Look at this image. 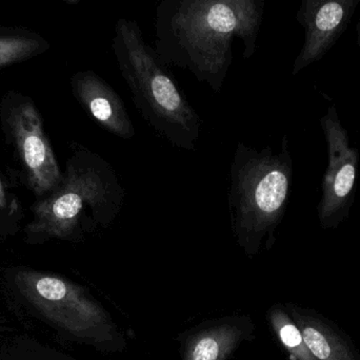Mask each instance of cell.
I'll list each match as a JSON object with an SVG mask.
<instances>
[{
  "mask_svg": "<svg viewBox=\"0 0 360 360\" xmlns=\"http://www.w3.org/2000/svg\"><path fill=\"white\" fill-rule=\"evenodd\" d=\"M264 0H162L155 13V51L167 66L191 72L220 93L235 38L243 59L257 50Z\"/></svg>",
  "mask_w": 360,
  "mask_h": 360,
  "instance_id": "cell-1",
  "label": "cell"
},
{
  "mask_svg": "<svg viewBox=\"0 0 360 360\" xmlns=\"http://www.w3.org/2000/svg\"><path fill=\"white\" fill-rule=\"evenodd\" d=\"M111 46L141 118L171 145L194 150L200 137V116L180 90L169 66L146 42L139 23L120 17Z\"/></svg>",
  "mask_w": 360,
  "mask_h": 360,
  "instance_id": "cell-2",
  "label": "cell"
},
{
  "mask_svg": "<svg viewBox=\"0 0 360 360\" xmlns=\"http://www.w3.org/2000/svg\"><path fill=\"white\" fill-rule=\"evenodd\" d=\"M293 159L288 135L281 150H258L239 142L228 173L229 211L233 232L245 247H257L281 223L289 203Z\"/></svg>",
  "mask_w": 360,
  "mask_h": 360,
  "instance_id": "cell-3",
  "label": "cell"
},
{
  "mask_svg": "<svg viewBox=\"0 0 360 360\" xmlns=\"http://www.w3.org/2000/svg\"><path fill=\"white\" fill-rule=\"evenodd\" d=\"M34 209L32 234L55 238L73 236L82 220L111 223L122 211L126 190L115 169L96 152H75L60 185Z\"/></svg>",
  "mask_w": 360,
  "mask_h": 360,
  "instance_id": "cell-4",
  "label": "cell"
},
{
  "mask_svg": "<svg viewBox=\"0 0 360 360\" xmlns=\"http://www.w3.org/2000/svg\"><path fill=\"white\" fill-rule=\"evenodd\" d=\"M16 285L46 318L72 335L98 344L113 342L115 328L111 319L77 285L36 272L19 273Z\"/></svg>",
  "mask_w": 360,
  "mask_h": 360,
  "instance_id": "cell-5",
  "label": "cell"
},
{
  "mask_svg": "<svg viewBox=\"0 0 360 360\" xmlns=\"http://www.w3.org/2000/svg\"><path fill=\"white\" fill-rule=\"evenodd\" d=\"M328 145V166L323 179V196L317 206L323 230L338 228L350 215L356 194L360 154L350 145L349 133L332 104L321 118Z\"/></svg>",
  "mask_w": 360,
  "mask_h": 360,
  "instance_id": "cell-6",
  "label": "cell"
},
{
  "mask_svg": "<svg viewBox=\"0 0 360 360\" xmlns=\"http://www.w3.org/2000/svg\"><path fill=\"white\" fill-rule=\"evenodd\" d=\"M8 125L16 142L30 186L38 196L53 192L63 179L37 109L23 101L11 111Z\"/></svg>",
  "mask_w": 360,
  "mask_h": 360,
  "instance_id": "cell-7",
  "label": "cell"
},
{
  "mask_svg": "<svg viewBox=\"0 0 360 360\" xmlns=\"http://www.w3.org/2000/svg\"><path fill=\"white\" fill-rule=\"evenodd\" d=\"M360 0H304L296 19L304 30V42L293 63L296 76L321 61L342 35Z\"/></svg>",
  "mask_w": 360,
  "mask_h": 360,
  "instance_id": "cell-8",
  "label": "cell"
},
{
  "mask_svg": "<svg viewBox=\"0 0 360 360\" xmlns=\"http://www.w3.org/2000/svg\"><path fill=\"white\" fill-rule=\"evenodd\" d=\"M72 89L89 116L108 132L124 139L134 137L135 128L120 95L93 71L77 72Z\"/></svg>",
  "mask_w": 360,
  "mask_h": 360,
  "instance_id": "cell-9",
  "label": "cell"
},
{
  "mask_svg": "<svg viewBox=\"0 0 360 360\" xmlns=\"http://www.w3.org/2000/svg\"><path fill=\"white\" fill-rule=\"evenodd\" d=\"M311 354L316 360H360L359 353L325 319L313 312L288 304Z\"/></svg>",
  "mask_w": 360,
  "mask_h": 360,
  "instance_id": "cell-10",
  "label": "cell"
},
{
  "mask_svg": "<svg viewBox=\"0 0 360 360\" xmlns=\"http://www.w3.org/2000/svg\"><path fill=\"white\" fill-rule=\"evenodd\" d=\"M243 336V331L236 325L210 328L190 340L184 360H226Z\"/></svg>",
  "mask_w": 360,
  "mask_h": 360,
  "instance_id": "cell-11",
  "label": "cell"
},
{
  "mask_svg": "<svg viewBox=\"0 0 360 360\" xmlns=\"http://www.w3.org/2000/svg\"><path fill=\"white\" fill-rule=\"evenodd\" d=\"M269 318L277 337L292 360H316L309 351L302 332L287 312L281 308L272 309Z\"/></svg>",
  "mask_w": 360,
  "mask_h": 360,
  "instance_id": "cell-12",
  "label": "cell"
},
{
  "mask_svg": "<svg viewBox=\"0 0 360 360\" xmlns=\"http://www.w3.org/2000/svg\"><path fill=\"white\" fill-rule=\"evenodd\" d=\"M39 42L25 36H0V68L34 54Z\"/></svg>",
  "mask_w": 360,
  "mask_h": 360,
  "instance_id": "cell-13",
  "label": "cell"
},
{
  "mask_svg": "<svg viewBox=\"0 0 360 360\" xmlns=\"http://www.w3.org/2000/svg\"><path fill=\"white\" fill-rule=\"evenodd\" d=\"M6 204V198H4V188H2L1 182H0V207Z\"/></svg>",
  "mask_w": 360,
  "mask_h": 360,
  "instance_id": "cell-14",
  "label": "cell"
},
{
  "mask_svg": "<svg viewBox=\"0 0 360 360\" xmlns=\"http://www.w3.org/2000/svg\"><path fill=\"white\" fill-rule=\"evenodd\" d=\"M357 44L360 46V20L357 25Z\"/></svg>",
  "mask_w": 360,
  "mask_h": 360,
  "instance_id": "cell-15",
  "label": "cell"
},
{
  "mask_svg": "<svg viewBox=\"0 0 360 360\" xmlns=\"http://www.w3.org/2000/svg\"><path fill=\"white\" fill-rule=\"evenodd\" d=\"M359 92H360V86H359Z\"/></svg>",
  "mask_w": 360,
  "mask_h": 360,
  "instance_id": "cell-16",
  "label": "cell"
}]
</instances>
